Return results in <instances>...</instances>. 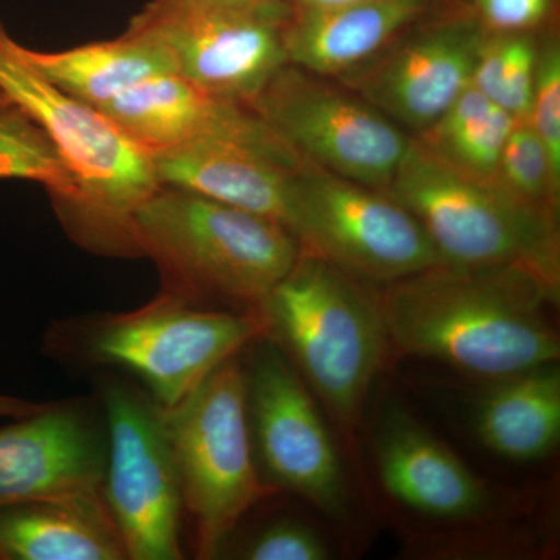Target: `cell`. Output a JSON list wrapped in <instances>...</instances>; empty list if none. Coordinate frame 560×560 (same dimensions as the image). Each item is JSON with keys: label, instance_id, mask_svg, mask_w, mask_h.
Listing matches in <instances>:
<instances>
[{"label": "cell", "instance_id": "1", "mask_svg": "<svg viewBox=\"0 0 560 560\" xmlns=\"http://www.w3.org/2000/svg\"><path fill=\"white\" fill-rule=\"evenodd\" d=\"M558 298L523 268L438 265L386 283L378 302L401 352L495 382L558 363L559 334L548 316Z\"/></svg>", "mask_w": 560, "mask_h": 560}, {"label": "cell", "instance_id": "2", "mask_svg": "<svg viewBox=\"0 0 560 560\" xmlns=\"http://www.w3.org/2000/svg\"><path fill=\"white\" fill-rule=\"evenodd\" d=\"M0 92L46 131L79 183L66 226L90 248L135 253L132 213L161 187L150 151L33 68L2 22Z\"/></svg>", "mask_w": 560, "mask_h": 560}, {"label": "cell", "instance_id": "3", "mask_svg": "<svg viewBox=\"0 0 560 560\" xmlns=\"http://www.w3.org/2000/svg\"><path fill=\"white\" fill-rule=\"evenodd\" d=\"M136 253L160 265L167 293L259 305L302 254L278 221L161 186L132 213Z\"/></svg>", "mask_w": 560, "mask_h": 560}, {"label": "cell", "instance_id": "4", "mask_svg": "<svg viewBox=\"0 0 560 560\" xmlns=\"http://www.w3.org/2000/svg\"><path fill=\"white\" fill-rule=\"evenodd\" d=\"M257 307L265 334L335 419L353 425L389 345L378 296L337 265L302 249L293 270Z\"/></svg>", "mask_w": 560, "mask_h": 560}, {"label": "cell", "instance_id": "5", "mask_svg": "<svg viewBox=\"0 0 560 560\" xmlns=\"http://www.w3.org/2000/svg\"><path fill=\"white\" fill-rule=\"evenodd\" d=\"M385 191L419 221L442 264L518 267L559 291L556 213L521 200L499 179L459 171L411 139Z\"/></svg>", "mask_w": 560, "mask_h": 560}, {"label": "cell", "instance_id": "6", "mask_svg": "<svg viewBox=\"0 0 560 560\" xmlns=\"http://www.w3.org/2000/svg\"><path fill=\"white\" fill-rule=\"evenodd\" d=\"M184 510L200 558L219 556L243 515L265 495L246 408L245 370L232 359L164 410Z\"/></svg>", "mask_w": 560, "mask_h": 560}, {"label": "cell", "instance_id": "7", "mask_svg": "<svg viewBox=\"0 0 560 560\" xmlns=\"http://www.w3.org/2000/svg\"><path fill=\"white\" fill-rule=\"evenodd\" d=\"M261 335L259 312L208 311L164 293L138 311L92 320L80 346L94 363L135 374L162 410H172Z\"/></svg>", "mask_w": 560, "mask_h": 560}, {"label": "cell", "instance_id": "8", "mask_svg": "<svg viewBox=\"0 0 560 560\" xmlns=\"http://www.w3.org/2000/svg\"><path fill=\"white\" fill-rule=\"evenodd\" d=\"M289 230L302 249L371 282L444 265L419 221L389 194L308 161L294 173Z\"/></svg>", "mask_w": 560, "mask_h": 560}, {"label": "cell", "instance_id": "9", "mask_svg": "<svg viewBox=\"0 0 560 560\" xmlns=\"http://www.w3.org/2000/svg\"><path fill=\"white\" fill-rule=\"evenodd\" d=\"M304 161L386 190L411 138L341 81L283 66L249 103Z\"/></svg>", "mask_w": 560, "mask_h": 560}, {"label": "cell", "instance_id": "10", "mask_svg": "<svg viewBox=\"0 0 560 560\" xmlns=\"http://www.w3.org/2000/svg\"><path fill=\"white\" fill-rule=\"evenodd\" d=\"M102 490L128 559L176 560L184 501L164 410L125 385L105 389Z\"/></svg>", "mask_w": 560, "mask_h": 560}, {"label": "cell", "instance_id": "11", "mask_svg": "<svg viewBox=\"0 0 560 560\" xmlns=\"http://www.w3.org/2000/svg\"><path fill=\"white\" fill-rule=\"evenodd\" d=\"M287 11L210 9L191 0H151L127 33L153 40L171 55L176 72L223 101L249 105L289 65L283 46Z\"/></svg>", "mask_w": 560, "mask_h": 560}, {"label": "cell", "instance_id": "12", "mask_svg": "<svg viewBox=\"0 0 560 560\" xmlns=\"http://www.w3.org/2000/svg\"><path fill=\"white\" fill-rule=\"evenodd\" d=\"M264 337L245 370L254 453L272 485L342 518L349 493L334 441L300 372L278 342Z\"/></svg>", "mask_w": 560, "mask_h": 560}, {"label": "cell", "instance_id": "13", "mask_svg": "<svg viewBox=\"0 0 560 560\" xmlns=\"http://www.w3.org/2000/svg\"><path fill=\"white\" fill-rule=\"evenodd\" d=\"M486 32L466 11L438 9L341 81L401 130H429L469 86Z\"/></svg>", "mask_w": 560, "mask_h": 560}, {"label": "cell", "instance_id": "14", "mask_svg": "<svg viewBox=\"0 0 560 560\" xmlns=\"http://www.w3.org/2000/svg\"><path fill=\"white\" fill-rule=\"evenodd\" d=\"M374 456L383 489L416 514L470 522L492 508L489 486L399 405H389L378 420Z\"/></svg>", "mask_w": 560, "mask_h": 560}, {"label": "cell", "instance_id": "15", "mask_svg": "<svg viewBox=\"0 0 560 560\" xmlns=\"http://www.w3.org/2000/svg\"><path fill=\"white\" fill-rule=\"evenodd\" d=\"M106 440L79 405L47 404L0 429V506L102 486Z\"/></svg>", "mask_w": 560, "mask_h": 560}, {"label": "cell", "instance_id": "16", "mask_svg": "<svg viewBox=\"0 0 560 560\" xmlns=\"http://www.w3.org/2000/svg\"><path fill=\"white\" fill-rule=\"evenodd\" d=\"M151 156L161 186L248 210L289 230L294 173L304 161L221 139L194 140Z\"/></svg>", "mask_w": 560, "mask_h": 560}, {"label": "cell", "instance_id": "17", "mask_svg": "<svg viewBox=\"0 0 560 560\" xmlns=\"http://www.w3.org/2000/svg\"><path fill=\"white\" fill-rule=\"evenodd\" d=\"M127 548L102 486L0 506V560H121Z\"/></svg>", "mask_w": 560, "mask_h": 560}, {"label": "cell", "instance_id": "18", "mask_svg": "<svg viewBox=\"0 0 560 560\" xmlns=\"http://www.w3.org/2000/svg\"><path fill=\"white\" fill-rule=\"evenodd\" d=\"M441 0H352L327 9L290 14L283 46L291 65L341 79L370 61Z\"/></svg>", "mask_w": 560, "mask_h": 560}, {"label": "cell", "instance_id": "19", "mask_svg": "<svg viewBox=\"0 0 560 560\" xmlns=\"http://www.w3.org/2000/svg\"><path fill=\"white\" fill-rule=\"evenodd\" d=\"M482 444L515 463L544 459L560 438V371L544 364L489 382L475 410Z\"/></svg>", "mask_w": 560, "mask_h": 560}, {"label": "cell", "instance_id": "20", "mask_svg": "<svg viewBox=\"0 0 560 560\" xmlns=\"http://www.w3.org/2000/svg\"><path fill=\"white\" fill-rule=\"evenodd\" d=\"M21 54L61 90L97 110L140 81L176 72L171 55L161 46L127 32L117 39L61 51L21 46Z\"/></svg>", "mask_w": 560, "mask_h": 560}, {"label": "cell", "instance_id": "21", "mask_svg": "<svg viewBox=\"0 0 560 560\" xmlns=\"http://www.w3.org/2000/svg\"><path fill=\"white\" fill-rule=\"evenodd\" d=\"M514 121L511 114L469 84L441 119L415 139L453 167L492 179L499 173L501 151Z\"/></svg>", "mask_w": 560, "mask_h": 560}, {"label": "cell", "instance_id": "22", "mask_svg": "<svg viewBox=\"0 0 560 560\" xmlns=\"http://www.w3.org/2000/svg\"><path fill=\"white\" fill-rule=\"evenodd\" d=\"M0 179L39 184L57 202L61 217L80 201V186L49 136L21 109L0 110Z\"/></svg>", "mask_w": 560, "mask_h": 560}, {"label": "cell", "instance_id": "23", "mask_svg": "<svg viewBox=\"0 0 560 560\" xmlns=\"http://www.w3.org/2000/svg\"><path fill=\"white\" fill-rule=\"evenodd\" d=\"M540 32L486 33L471 73L470 84L515 120L529 119Z\"/></svg>", "mask_w": 560, "mask_h": 560}, {"label": "cell", "instance_id": "24", "mask_svg": "<svg viewBox=\"0 0 560 560\" xmlns=\"http://www.w3.org/2000/svg\"><path fill=\"white\" fill-rule=\"evenodd\" d=\"M497 179L521 200L558 212L560 189L552 180L547 150L529 119L512 125L501 151Z\"/></svg>", "mask_w": 560, "mask_h": 560}, {"label": "cell", "instance_id": "25", "mask_svg": "<svg viewBox=\"0 0 560 560\" xmlns=\"http://www.w3.org/2000/svg\"><path fill=\"white\" fill-rule=\"evenodd\" d=\"M529 121L547 150L552 180L560 189V43L552 27L540 32Z\"/></svg>", "mask_w": 560, "mask_h": 560}, {"label": "cell", "instance_id": "26", "mask_svg": "<svg viewBox=\"0 0 560 560\" xmlns=\"http://www.w3.org/2000/svg\"><path fill=\"white\" fill-rule=\"evenodd\" d=\"M556 0H441L440 9L466 11L486 33L540 32L551 27Z\"/></svg>", "mask_w": 560, "mask_h": 560}, {"label": "cell", "instance_id": "27", "mask_svg": "<svg viewBox=\"0 0 560 560\" xmlns=\"http://www.w3.org/2000/svg\"><path fill=\"white\" fill-rule=\"evenodd\" d=\"M248 560H326L330 550L326 540L311 526L298 521H276L259 530L242 548Z\"/></svg>", "mask_w": 560, "mask_h": 560}, {"label": "cell", "instance_id": "28", "mask_svg": "<svg viewBox=\"0 0 560 560\" xmlns=\"http://www.w3.org/2000/svg\"><path fill=\"white\" fill-rule=\"evenodd\" d=\"M47 404H35L18 399V397L3 396L0 394V418L22 419L43 410Z\"/></svg>", "mask_w": 560, "mask_h": 560}, {"label": "cell", "instance_id": "29", "mask_svg": "<svg viewBox=\"0 0 560 560\" xmlns=\"http://www.w3.org/2000/svg\"><path fill=\"white\" fill-rule=\"evenodd\" d=\"M200 5L210 7V9L231 10V11H253L265 9L272 5L276 0H191Z\"/></svg>", "mask_w": 560, "mask_h": 560}, {"label": "cell", "instance_id": "30", "mask_svg": "<svg viewBox=\"0 0 560 560\" xmlns=\"http://www.w3.org/2000/svg\"><path fill=\"white\" fill-rule=\"evenodd\" d=\"M287 11V14L302 13V11L327 9V7L340 5L352 0H276Z\"/></svg>", "mask_w": 560, "mask_h": 560}, {"label": "cell", "instance_id": "31", "mask_svg": "<svg viewBox=\"0 0 560 560\" xmlns=\"http://www.w3.org/2000/svg\"><path fill=\"white\" fill-rule=\"evenodd\" d=\"M10 102L7 101L5 95H3L2 92H0V110L10 108Z\"/></svg>", "mask_w": 560, "mask_h": 560}]
</instances>
